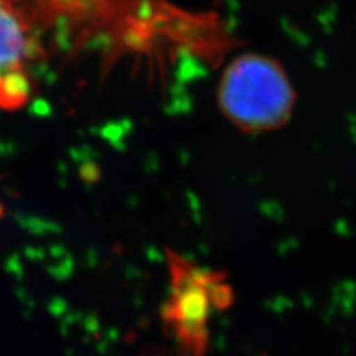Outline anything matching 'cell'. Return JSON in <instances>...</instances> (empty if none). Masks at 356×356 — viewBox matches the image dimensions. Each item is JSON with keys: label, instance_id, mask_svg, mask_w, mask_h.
Returning a JSON list of instances; mask_svg holds the SVG:
<instances>
[{"label": "cell", "instance_id": "6da1fadb", "mask_svg": "<svg viewBox=\"0 0 356 356\" xmlns=\"http://www.w3.org/2000/svg\"><path fill=\"white\" fill-rule=\"evenodd\" d=\"M42 43L47 60H91L108 74L141 65L156 74L177 58L216 65L235 38L217 15L171 0H10Z\"/></svg>", "mask_w": 356, "mask_h": 356}, {"label": "cell", "instance_id": "7a4b0ae2", "mask_svg": "<svg viewBox=\"0 0 356 356\" xmlns=\"http://www.w3.org/2000/svg\"><path fill=\"white\" fill-rule=\"evenodd\" d=\"M220 110L241 131H275L291 119L296 91L284 67L261 54H242L221 74Z\"/></svg>", "mask_w": 356, "mask_h": 356}, {"label": "cell", "instance_id": "3957f363", "mask_svg": "<svg viewBox=\"0 0 356 356\" xmlns=\"http://www.w3.org/2000/svg\"><path fill=\"white\" fill-rule=\"evenodd\" d=\"M171 291L162 307V321L175 339L178 356H205L209 334L211 298L207 282L211 270L193 264L183 255L166 251Z\"/></svg>", "mask_w": 356, "mask_h": 356}, {"label": "cell", "instance_id": "277c9868", "mask_svg": "<svg viewBox=\"0 0 356 356\" xmlns=\"http://www.w3.org/2000/svg\"><path fill=\"white\" fill-rule=\"evenodd\" d=\"M48 61L42 43L10 0H0V108L26 107L35 92L36 69Z\"/></svg>", "mask_w": 356, "mask_h": 356}, {"label": "cell", "instance_id": "5b68a950", "mask_svg": "<svg viewBox=\"0 0 356 356\" xmlns=\"http://www.w3.org/2000/svg\"><path fill=\"white\" fill-rule=\"evenodd\" d=\"M207 288L211 298V305L217 310L229 309L233 305V302H235V293H233L232 286L226 282L225 272L211 270Z\"/></svg>", "mask_w": 356, "mask_h": 356}]
</instances>
